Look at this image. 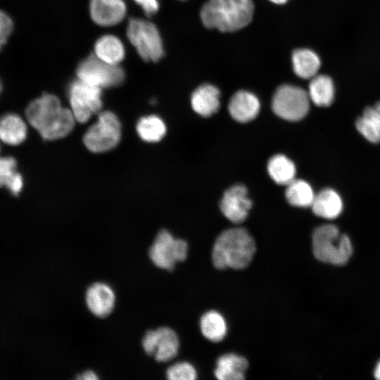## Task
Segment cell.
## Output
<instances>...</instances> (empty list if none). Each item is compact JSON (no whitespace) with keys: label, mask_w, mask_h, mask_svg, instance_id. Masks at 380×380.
<instances>
[{"label":"cell","mask_w":380,"mask_h":380,"mask_svg":"<svg viewBox=\"0 0 380 380\" xmlns=\"http://www.w3.org/2000/svg\"><path fill=\"white\" fill-rule=\"evenodd\" d=\"M27 134V125L18 115L9 113L0 118V140L4 143L18 145L25 141Z\"/></svg>","instance_id":"cell-19"},{"label":"cell","mask_w":380,"mask_h":380,"mask_svg":"<svg viewBox=\"0 0 380 380\" xmlns=\"http://www.w3.org/2000/svg\"><path fill=\"white\" fill-rule=\"evenodd\" d=\"M188 253V244L162 229L156 235L148 250L151 261L158 268L172 271L177 262L184 261Z\"/></svg>","instance_id":"cell-8"},{"label":"cell","mask_w":380,"mask_h":380,"mask_svg":"<svg viewBox=\"0 0 380 380\" xmlns=\"http://www.w3.org/2000/svg\"><path fill=\"white\" fill-rule=\"evenodd\" d=\"M144 351L160 362L171 360L178 353L179 342L176 332L170 327H161L148 330L141 340Z\"/></svg>","instance_id":"cell-11"},{"label":"cell","mask_w":380,"mask_h":380,"mask_svg":"<svg viewBox=\"0 0 380 380\" xmlns=\"http://www.w3.org/2000/svg\"><path fill=\"white\" fill-rule=\"evenodd\" d=\"M310 98L305 89L291 84H282L275 91L272 101L274 113L284 120L298 121L308 114Z\"/></svg>","instance_id":"cell-7"},{"label":"cell","mask_w":380,"mask_h":380,"mask_svg":"<svg viewBox=\"0 0 380 380\" xmlns=\"http://www.w3.org/2000/svg\"><path fill=\"white\" fill-rule=\"evenodd\" d=\"M76 379L79 380H96L99 376L93 370L89 369L78 374Z\"/></svg>","instance_id":"cell-33"},{"label":"cell","mask_w":380,"mask_h":380,"mask_svg":"<svg viewBox=\"0 0 380 380\" xmlns=\"http://www.w3.org/2000/svg\"><path fill=\"white\" fill-rule=\"evenodd\" d=\"M123 0H90L89 13L97 25L109 27L120 23L126 15Z\"/></svg>","instance_id":"cell-14"},{"label":"cell","mask_w":380,"mask_h":380,"mask_svg":"<svg viewBox=\"0 0 380 380\" xmlns=\"http://www.w3.org/2000/svg\"><path fill=\"white\" fill-rule=\"evenodd\" d=\"M94 54L108 63L119 65L124 59L125 50L118 37L112 34H106L96 42Z\"/></svg>","instance_id":"cell-22"},{"label":"cell","mask_w":380,"mask_h":380,"mask_svg":"<svg viewBox=\"0 0 380 380\" xmlns=\"http://www.w3.org/2000/svg\"><path fill=\"white\" fill-rule=\"evenodd\" d=\"M312 239L313 254L319 261L343 265L352 255L353 247L349 237L341 234L338 227L334 224L317 227Z\"/></svg>","instance_id":"cell-4"},{"label":"cell","mask_w":380,"mask_h":380,"mask_svg":"<svg viewBox=\"0 0 380 380\" xmlns=\"http://www.w3.org/2000/svg\"><path fill=\"white\" fill-rule=\"evenodd\" d=\"M374 376L376 379L380 380V361L378 362V364L376 366V368L374 370Z\"/></svg>","instance_id":"cell-34"},{"label":"cell","mask_w":380,"mask_h":380,"mask_svg":"<svg viewBox=\"0 0 380 380\" xmlns=\"http://www.w3.org/2000/svg\"><path fill=\"white\" fill-rule=\"evenodd\" d=\"M166 376L169 380H194L197 377V372L191 364L180 362L167 368Z\"/></svg>","instance_id":"cell-28"},{"label":"cell","mask_w":380,"mask_h":380,"mask_svg":"<svg viewBox=\"0 0 380 380\" xmlns=\"http://www.w3.org/2000/svg\"><path fill=\"white\" fill-rule=\"evenodd\" d=\"M220 91L214 85L204 84L196 88L191 97L193 110L203 117L215 113L220 106Z\"/></svg>","instance_id":"cell-16"},{"label":"cell","mask_w":380,"mask_h":380,"mask_svg":"<svg viewBox=\"0 0 380 380\" xmlns=\"http://www.w3.org/2000/svg\"><path fill=\"white\" fill-rule=\"evenodd\" d=\"M17 162L10 156L0 157V186H4L6 180L16 172Z\"/></svg>","instance_id":"cell-30"},{"label":"cell","mask_w":380,"mask_h":380,"mask_svg":"<svg viewBox=\"0 0 380 380\" xmlns=\"http://www.w3.org/2000/svg\"><path fill=\"white\" fill-rule=\"evenodd\" d=\"M312 186L303 179H293L286 185L285 196L292 205L300 208L311 207L315 198Z\"/></svg>","instance_id":"cell-25"},{"label":"cell","mask_w":380,"mask_h":380,"mask_svg":"<svg viewBox=\"0 0 380 380\" xmlns=\"http://www.w3.org/2000/svg\"><path fill=\"white\" fill-rule=\"evenodd\" d=\"M121 138V125L117 115L110 111L99 114L98 120L83 137L85 146L94 153L108 151L115 147Z\"/></svg>","instance_id":"cell-6"},{"label":"cell","mask_w":380,"mask_h":380,"mask_svg":"<svg viewBox=\"0 0 380 380\" xmlns=\"http://www.w3.org/2000/svg\"><path fill=\"white\" fill-rule=\"evenodd\" d=\"M115 300L113 289L103 282L93 283L85 293V302L89 310L100 318H104L113 312Z\"/></svg>","instance_id":"cell-13"},{"label":"cell","mask_w":380,"mask_h":380,"mask_svg":"<svg viewBox=\"0 0 380 380\" xmlns=\"http://www.w3.org/2000/svg\"><path fill=\"white\" fill-rule=\"evenodd\" d=\"M127 36L143 60L156 62L163 56L162 39L153 23L143 19L131 18Z\"/></svg>","instance_id":"cell-5"},{"label":"cell","mask_w":380,"mask_h":380,"mask_svg":"<svg viewBox=\"0 0 380 380\" xmlns=\"http://www.w3.org/2000/svg\"><path fill=\"white\" fill-rule=\"evenodd\" d=\"M252 0H208L202 7L201 18L208 28L221 32H234L252 20Z\"/></svg>","instance_id":"cell-3"},{"label":"cell","mask_w":380,"mask_h":380,"mask_svg":"<svg viewBox=\"0 0 380 380\" xmlns=\"http://www.w3.org/2000/svg\"><path fill=\"white\" fill-rule=\"evenodd\" d=\"M137 131L144 141L157 142L165 135L166 126L159 117L148 115L141 118L138 121Z\"/></svg>","instance_id":"cell-27"},{"label":"cell","mask_w":380,"mask_h":380,"mask_svg":"<svg viewBox=\"0 0 380 380\" xmlns=\"http://www.w3.org/2000/svg\"><path fill=\"white\" fill-rule=\"evenodd\" d=\"M25 115L28 122L46 140L67 136L76 121L71 110L63 107L59 99L49 93L32 101L26 108Z\"/></svg>","instance_id":"cell-1"},{"label":"cell","mask_w":380,"mask_h":380,"mask_svg":"<svg viewBox=\"0 0 380 380\" xmlns=\"http://www.w3.org/2000/svg\"><path fill=\"white\" fill-rule=\"evenodd\" d=\"M357 131L368 141L380 142V101L365 108L355 122Z\"/></svg>","instance_id":"cell-21"},{"label":"cell","mask_w":380,"mask_h":380,"mask_svg":"<svg viewBox=\"0 0 380 380\" xmlns=\"http://www.w3.org/2000/svg\"><path fill=\"white\" fill-rule=\"evenodd\" d=\"M251 206L247 189L242 184H235L227 189L220 203L224 216L236 224L241 223L246 219Z\"/></svg>","instance_id":"cell-12"},{"label":"cell","mask_w":380,"mask_h":380,"mask_svg":"<svg viewBox=\"0 0 380 380\" xmlns=\"http://www.w3.org/2000/svg\"><path fill=\"white\" fill-rule=\"evenodd\" d=\"M311 208L317 216L331 220L341 213L343 201L335 190L327 188L315 194Z\"/></svg>","instance_id":"cell-17"},{"label":"cell","mask_w":380,"mask_h":380,"mask_svg":"<svg viewBox=\"0 0 380 380\" xmlns=\"http://www.w3.org/2000/svg\"><path fill=\"white\" fill-rule=\"evenodd\" d=\"M200 327L203 335L211 341H220L227 334L226 322L217 311L205 312L201 318Z\"/></svg>","instance_id":"cell-26"},{"label":"cell","mask_w":380,"mask_h":380,"mask_svg":"<svg viewBox=\"0 0 380 380\" xmlns=\"http://www.w3.org/2000/svg\"><path fill=\"white\" fill-rule=\"evenodd\" d=\"M310 100L317 106H329L335 97V86L329 75H316L311 78L308 91Z\"/></svg>","instance_id":"cell-20"},{"label":"cell","mask_w":380,"mask_h":380,"mask_svg":"<svg viewBox=\"0 0 380 380\" xmlns=\"http://www.w3.org/2000/svg\"><path fill=\"white\" fill-rule=\"evenodd\" d=\"M4 44L0 42V52L2 51L3 48L4 47Z\"/></svg>","instance_id":"cell-36"},{"label":"cell","mask_w":380,"mask_h":380,"mask_svg":"<svg viewBox=\"0 0 380 380\" xmlns=\"http://www.w3.org/2000/svg\"><path fill=\"white\" fill-rule=\"evenodd\" d=\"M248 366L245 357L228 353L217 359L214 374L220 380H241L245 377Z\"/></svg>","instance_id":"cell-18"},{"label":"cell","mask_w":380,"mask_h":380,"mask_svg":"<svg viewBox=\"0 0 380 380\" xmlns=\"http://www.w3.org/2000/svg\"><path fill=\"white\" fill-rule=\"evenodd\" d=\"M4 186L12 194L18 195L23 186V177L16 171L6 180Z\"/></svg>","instance_id":"cell-31"},{"label":"cell","mask_w":380,"mask_h":380,"mask_svg":"<svg viewBox=\"0 0 380 380\" xmlns=\"http://www.w3.org/2000/svg\"><path fill=\"white\" fill-rule=\"evenodd\" d=\"M68 96L70 110L80 123L86 122L102 107L101 89L78 78L70 84Z\"/></svg>","instance_id":"cell-10"},{"label":"cell","mask_w":380,"mask_h":380,"mask_svg":"<svg viewBox=\"0 0 380 380\" xmlns=\"http://www.w3.org/2000/svg\"><path fill=\"white\" fill-rule=\"evenodd\" d=\"M255 249L253 238L246 229H227L215 240L212 251L213 263L220 270L243 269L251 262Z\"/></svg>","instance_id":"cell-2"},{"label":"cell","mask_w":380,"mask_h":380,"mask_svg":"<svg viewBox=\"0 0 380 380\" xmlns=\"http://www.w3.org/2000/svg\"><path fill=\"white\" fill-rule=\"evenodd\" d=\"M294 72L303 79H311L317 75L321 66L319 56L309 49H298L292 53Z\"/></svg>","instance_id":"cell-23"},{"label":"cell","mask_w":380,"mask_h":380,"mask_svg":"<svg viewBox=\"0 0 380 380\" xmlns=\"http://www.w3.org/2000/svg\"><path fill=\"white\" fill-rule=\"evenodd\" d=\"M139 4L148 16L155 14L159 8L157 0H134Z\"/></svg>","instance_id":"cell-32"},{"label":"cell","mask_w":380,"mask_h":380,"mask_svg":"<svg viewBox=\"0 0 380 380\" xmlns=\"http://www.w3.org/2000/svg\"><path fill=\"white\" fill-rule=\"evenodd\" d=\"M270 1L277 4H285L288 0H270Z\"/></svg>","instance_id":"cell-35"},{"label":"cell","mask_w":380,"mask_h":380,"mask_svg":"<svg viewBox=\"0 0 380 380\" xmlns=\"http://www.w3.org/2000/svg\"><path fill=\"white\" fill-rule=\"evenodd\" d=\"M14 22L11 16L0 8V42L6 45L14 30Z\"/></svg>","instance_id":"cell-29"},{"label":"cell","mask_w":380,"mask_h":380,"mask_svg":"<svg viewBox=\"0 0 380 380\" xmlns=\"http://www.w3.org/2000/svg\"><path fill=\"white\" fill-rule=\"evenodd\" d=\"M267 171L277 184L286 186L295 179L296 174L294 163L282 154L274 155L269 160Z\"/></svg>","instance_id":"cell-24"},{"label":"cell","mask_w":380,"mask_h":380,"mask_svg":"<svg viewBox=\"0 0 380 380\" xmlns=\"http://www.w3.org/2000/svg\"><path fill=\"white\" fill-rule=\"evenodd\" d=\"M2 89H3V85H2V82H1V81L0 80V94H1V91H2Z\"/></svg>","instance_id":"cell-37"},{"label":"cell","mask_w":380,"mask_h":380,"mask_svg":"<svg viewBox=\"0 0 380 380\" xmlns=\"http://www.w3.org/2000/svg\"><path fill=\"white\" fill-rule=\"evenodd\" d=\"M76 74L78 79L101 89L118 86L125 79L124 70L119 65L108 63L94 53L79 64Z\"/></svg>","instance_id":"cell-9"},{"label":"cell","mask_w":380,"mask_h":380,"mask_svg":"<svg viewBox=\"0 0 380 380\" xmlns=\"http://www.w3.org/2000/svg\"><path fill=\"white\" fill-rule=\"evenodd\" d=\"M260 108V103L258 97L246 90L236 91L228 104L230 115L239 122H247L255 118Z\"/></svg>","instance_id":"cell-15"}]
</instances>
